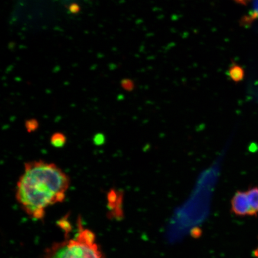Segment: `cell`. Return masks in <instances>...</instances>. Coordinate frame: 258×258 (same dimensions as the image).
Masks as SVG:
<instances>
[{
    "label": "cell",
    "mask_w": 258,
    "mask_h": 258,
    "mask_svg": "<svg viewBox=\"0 0 258 258\" xmlns=\"http://www.w3.org/2000/svg\"><path fill=\"white\" fill-rule=\"evenodd\" d=\"M70 185V177L56 164L28 161L17 182L16 198L26 214L40 220L49 206L64 201Z\"/></svg>",
    "instance_id": "6da1fadb"
},
{
    "label": "cell",
    "mask_w": 258,
    "mask_h": 258,
    "mask_svg": "<svg viewBox=\"0 0 258 258\" xmlns=\"http://www.w3.org/2000/svg\"><path fill=\"white\" fill-rule=\"evenodd\" d=\"M41 258H105L96 235L83 227L81 220L78 231L72 238L54 243L45 250Z\"/></svg>",
    "instance_id": "7a4b0ae2"
},
{
    "label": "cell",
    "mask_w": 258,
    "mask_h": 258,
    "mask_svg": "<svg viewBox=\"0 0 258 258\" xmlns=\"http://www.w3.org/2000/svg\"><path fill=\"white\" fill-rule=\"evenodd\" d=\"M231 211L235 215L240 217H256L249 204L246 191H240L235 194L231 201Z\"/></svg>",
    "instance_id": "3957f363"
},
{
    "label": "cell",
    "mask_w": 258,
    "mask_h": 258,
    "mask_svg": "<svg viewBox=\"0 0 258 258\" xmlns=\"http://www.w3.org/2000/svg\"><path fill=\"white\" fill-rule=\"evenodd\" d=\"M249 204L256 216L258 214V187H253L246 191Z\"/></svg>",
    "instance_id": "277c9868"
},
{
    "label": "cell",
    "mask_w": 258,
    "mask_h": 258,
    "mask_svg": "<svg viewBox=\"0 0 258 258\" xmlns=\"http://www.w3.org/2000/svg\"><path fill=\"white\" fill-rule=\"evenodd\" d=\"M67 137L61 132H56L51 135L50 137V144L56 148H62L67 143Z\"/></svg>",
    "instance_id": "5b68a950"
},
{
    "label": "cell",
    "mask_w": 258,
    "mask_h": 258,
    "mask_svg": "<svg viewBox=\"0 0 258 258\" xmlns=\"http://www.w3.org/2000/svg\"><path fill=\"white\" fill-rule=\"evenodd\" d=\"M229 76L230 79L235 82H239L243 79L244 77V71L242 68L234 64L232 66L228 72Z\"/></svg>",
    "instance_id": "8992f818"
},
{
    "label": "cell",
    "mask_w": 258,
    "mask_h": 258,
    "mask_svg": "<svg viewBox=\"0 0 258 258\" xmlns=\"http://www.w3.org/2000/svg\"><path fill=\"white\" fill-rule=\"evenodd\" d=\"M25 127L28 133H33L39 127V122L37 119H28L25 122Z\"/></svg>",
    "instance_id": "52a82bcc"
},
{
    "label": "cell",
    "mask_w": 258,
    "mask_h": 258,
    "mask_svg": "<svg viewBox=\"0 0 258 258\" xmlns=\"http://www.w3.org/2000/svg\"><path fill=\"white\" fill-rule=\"evenodd\" d=\"M258 19V0H253V8L251 10L250 15L246 16L244 22L247 24L249 22H252L253 21Z\"/></svg>",
    "instance_id": "ba28073f"
},
{
    "label": "cell",
    "mask_w": 258,
    "mask_h": 258,
    "mask_svg": "<svg viewBox=\"0 0 258 258\" xmlns=\"http://www.w3.org/2000/svg\"><path fill=\"white\" fill-rule=\"evenodd\" d=\"M122 89L126 91H132L134 89V83L132 80L125 79L122 80L121 83Z\"/></svg>",
    "instance_id": "9c48e42d"
},
{
    "label": "cell",
    "mask_w": 258,
    "mask_h": 258,
    "mask_svg": "<svg viewBox=\"0 0 258 258\" xmlns=\"http://www.w3.org/2000/svg\"><path fill=\"white\" fill-rule=\"evenodd\" d=\"M94 143L97 145H101L104 143L105 137L102 134H96L93 138Z\"/></svg>",
    "instance_id": "30bf717a"
},
{
    "label": "cell",
    "mask_w": 258,
    "mask_h": 258,
    "mask_svg": "<svg viewBox=\"0 0 258 258\" xmlns=\"http://www.w3.org/2000/svg\"><path fill=\"white\" fill-rule=\"evenodd\" d=\"M253 255L254 257L258 258V247L253 251Z\"/></svg>",
    "instance_id": "8fae6325"
},
{
    "label": "cell",
    "mask_w": 258,
    "mask_h": 258,
    "mask_svg": "<svg viewBox=\"0 0 258 258\" xmlns=\"http://www.w3.org/2000/svg\"><path fill=\"white\" fill-rule=\"evenodd\" d=\"M235 1L241 3H244L247 1V0H235Z\"/></svg>",
    "instance_id": "7c38bea8"
}]
</instances>
